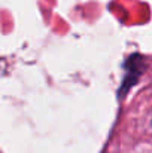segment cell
<instances>
[{
  "label": "cell",
  "mask_w": 152,
  "mask_h": 153,
  "mask_svg": "<svg viewBox=\"0 0 152 153\" xmlns=\"http://www.w3.org/2000/svg\"><path fill=\"white\" fill-rule=\"evenodd\" d=\"M122 68H124V76H122V83L118 88V98H122L128 92V89L137 83V80L146 70V59L140 53H133L125 59Z\"/></svg>",
  "instance_id": "cell-1"
},
{
  "label": "cell",
  "mask_w": 152,
  "mask_h": 153,
  "mask_svg": "<svg viewBox=\"0 0 152 153\" xmlns=\"http://www.w3.org/2000/svg\"><path fill=\"white\" fill-rule=\"evenodd\" d=\"M151 125H152V114H151Z\"/></svg>",
  "instance_id": "cell-2"
}]
</instances>
